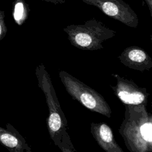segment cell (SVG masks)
Returning a JSON list of instances; mask_svg holds the SVG:
<instances>
[{"instance_id": "cell-1", "label": "cell", "mask_w": 152, "mask_h": 152, "mask_svg": "<svg viewBox=\"0 0 152 152\" xmlns=\"http://www.w3.org/2000/svg\"><path fill=\"white\" fill-rule=\"evenodd\" d=\"M124 118L118 129L131 152L152 151V115L146 105L125 104Z\"/></svg>"}, {"instance_id": "cell-2", "label": "cell", "mask_w": 152, "mask_h": 152, "mask_svg": "<svg viewBox=\"0 0 152 152\" xmlns=\"http://www.w3.org/2000/svg\"><path fill=\"white\" fill-rule=\"evenodd\" d=\"M36 74L39 87L45 94L49 109L47 127L50 138L62 152L75 151L67 131L66 119L60 107L51 79L44 65L37 66Z\"/></svg>"}, {"instance_id": "cell-3", "label": "cell", "mask_w": 152, "mask_h": 152, "mask_svg": "<svg viewBox=\"0 0 152 152\" xmlns=\"http://www.w3.org/2000/svg\"><path fill=\"white\" fill-rule=\"evenodd\" d=\"M63 30L67 34L72 45L85 50L103 49V43L116 34V31L95 18L88 20L83 24L68 25Z\"/></svg>"}, {"instance_id": "cell-4", "label": "cell", "mask_w": 152, "mask_h": 152, "mask_svg": "<svg viewBox=\"0 0 152 152\" xmlns=\"http://www.w3.org/2000/svg\"><path fill=\"white\" fill-rule=\"evenodd\" d=\"M59 77L68 93L91 111L110 118L112 110L104 98L95 90L64 71Z\"/></svg>"}, {"instance_id": "cell-5", "label": "cell", "mask_w": 152, "mask_h": 152, "mask_svg": "<svg viewBox=\"0 0 152 152\" xmlns=\"http://www.w3.org/2000/svg\"><path fill=\"white\" fill-rule=\"evenodd\" d=\"M94 6L103 13L126 26L136 28L139 24L137 14L124 0H81Z\"/></svg>"}, {"instance_id": "cell-6", "label": "cell", "mask_w": 152, "mask_h": 152, "mask_svg": "<svg viewBox=\"0 0 152 152\" xmlns=\"http://www.w3.org/2000/svg\"><path fill=\"white\" fill-rule=\"evenodd\" d=\"M116 80L115 86H110L116 97L124 104H145L148 102L149 93L147 89L141 87L133 81L121 77L118 74H112Z\"/></svg>"}, {"instance_id": "cell-7", "label": "cell", "mask_w": 152, "mask_h": 152, "mask_svg": "<svg viewBox=\"0 0 152 152\" xmlns=\"http://www.w3.org/2000/svg\"><path fill=\"white\" fill-rule=\"evenodd\" d=\"M125 66L141 72L152 68V59L142 48L136 46L126 48L118 57Z\"/></svg>"}, {"instance_id": "cell-8", "label": "cell", "mask_w": 152, "mask_h": 152, "mask_svg": "<svg viewBox=\"0 0 152 152\" xmlns=\"http://www.w3.org/2000/svg\"><path fill=\"white\" fill-rule=\"evenodd\" d=\"M90 132L98 145L106 152H123L115 140L110 127L105 122L90 125Z\"/></svg>"}, {"instance_id": "cell-9", "label": "cell", "mask_w": 152, "mask_h": 152, "mask_svg": "<svg viewBox=\"0 0 152 152\" xmlns=\"http://www.w3.org/2000/svg\"><path fill=\"white\" fill-rule=\"evenodd\" d=\"M0 142L13 151H31L22 137H17L1 128H0Z\"/></svg>"}, {"instance_id": "cell-10", "label": "cell", "mask_w": 152, "mask_h": 152, "mask_svg": "<svg viewBox=\"0 0 152 152\" xmlns=\"http://www.w3.org/2000/svg\"><path fill=\"white\" fill-rule=\"evenodd\" d=\"M27 10L25 9V6L22 1H19L16 3L14 8V17L16 22L18 24H21L25 18L26 17Z\"/></svg>"}, {"instance_id": "cell-11", "label": "cell", "mask_w": 152, "mask_h": 152, "mask_svg": "<svg viewBox=\"0 0 152 152\" xmlns=\"http://www.w3.org/2000/svg\"><path fill=\"white\" fill-rule=\"evenodd\" d=\"M40 1H45L46 2H50V3H52L55 5H57V4H64L66 0H40Z\"/></svg>"}, {"instance_id": "cell-12", "label": "cell", "mask_w": 152, "mask_h": 152, "mask_svg": "<svg viewBox=\"0 0 152 152\" xmlns=\"http://www.w3.org/2000/svg\"><path fill=\"white\" fill-rule=\"evenodd\" d=\"M149 10L151 16H152V0H144Z\"/></svg>"}, {"instance_id": "cell-13", "label": "cell", "mask_w": 152, "mask_h": 152, "mask_svg": "<svg viewBox=\"0 0 152 152\" xmlns=\"http://www.w3.org/2000/svg\"><path fill=\"white\" fill-rule=\"evenodd\" d=\"M1 34H2V26L0 24V36L1 35Z\"/></svg>"}]
</instances>
